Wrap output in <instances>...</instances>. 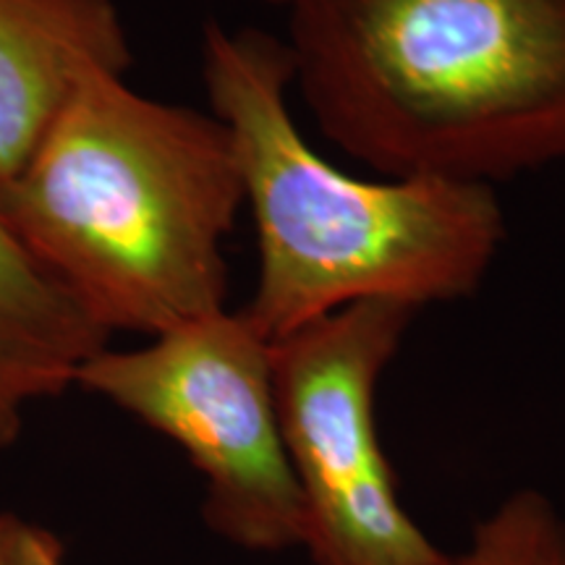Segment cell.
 Instances as JSON below:
<instances>
[{
    "label": "cell",
    "mask_w": 565,
    "mask_h": 565,
    "mask_svg": "<svg viewBox=\"0 0 565 565\" xmlns=\"http://www.w3.org/2000/svg\"><path fill=\"white\" fill-rule=\"evenodd\" d=\"M202 82L254 223L257 280L242 315L265 341L353 303L419 312L482 286L505 238L492 186L335 168L296 126L286 42L263 30L207 21Z\"/></svg>",
    "instance_id": "obj_2"
},
{
    "label": "cell",
    "mask_w": 565,
    "mask_h": 565,
    "mask_svg": "<svg viewBox=\"0 0 565 565\" xmlns=\"http://www.w3.org/2000/svg\"><path fill=\"white\" fill-rule=\"evenodd\" d=\"M110 333L13 236L0 215V454L30 412L76 385Z\"/></svg>",
    "instance_id": "obj_7"
},
{
    "label": "cell",
    "mask_w": 565,
    "mask_h": 565,
    "mask_svg": "<svg viewBox=\"0 0 565 565\" xmlns=\"http://www.w3.org/2000/svg\"><path fill=\"white\" fill-rule=\"evenodd\" d=\"M324 137L387 179L565 162V0H309L282 38Z\"/></svg>",
    "instance_id": "obj_1"
},
{
    "label": "cell",
    "mask_w": 565,
    "mask_h": 565,
    "mask_svg": "<svg viewBox=\"0 0 565 565\" xmlns=\"http://www.w3.org/2000/svg\"><path fill=\"white\" fill-rule=\"evenodd\" d=\"M445 565H565V519L540 490H515Z\"/></svg>",
    "instance_id": "obj_8"
},
{
    "label": "cell",
    "mask_w": 565,
    "mask_h": 565,
    "mask_svg": "<svg viewBox=\"0 0 565 565\" xmlns=\"http://www.w3.org/2000/svg\"><path fill=\"white\" fill-rule=\"evenodd\" d=\"M242 173L212 113L92 71L0 186L19 244L105 333L160 335L223 312Z\"/></svg>",
    "instance_id": "obj_3"
},
{
    "label": "cell",
    "mask_w": 565,
    "mask_h": 565,
    "mask_svg": "<svg viewBox=\"0 0 565 565\" xmlns=\"http://www.w3.org/2000/svg\"><path fill=\"white\" fill-rule=\"evenodd\" d=\"M0 565H66V545L47 526L0 513Z\"/></svg>",
    "instance_id": "obj_9"
},
{
    "label": "cell",
    "mask_w": 565,
    "mask_h": 565,
    "mask_svg": "<svg viewBox=\"0 0 565 565\" xmlns=\"http://www.w3.org/2000/svg\"><path fill=\"white\" fill-rule=\"evenodd\" d=\"M129 66L116 0H0V186L30 162L84 76Z\"/></svg>",
    "instance_id": "obj_6"
},
{
    "label": "cell",
    "mask_w": 565,
    "mask_h": 565,
    "mask_svg": "<svg viewBox=\"0 0 565 565\" xmlns=\"http://www.w3.org/2000/svg\"><path fill=\"white\" fill-rule=\"evenodd\" d=\"M416 309L353 303L273 343V391L315 565H445L395 490L377 385Z\"/></svg>",
    "instance_id": "obj_5"
},
{
    "label": "cell",
    "mask_w": 565,
    "mask_h": 565,
    "mask_svg": "<svg viewBox=\"0 0 565 565\" xmlns=\"http://www.w3.org/2000/svg\"><path fill=\"white\" fill-rule=\"evenodd\" d=\"M263 3H270V6H280V9H286V13L291 9H299V6L309 3V0H263Z\"/></svg>",
    "instance_id": "obj_10"
},
{
    "label": "cell",
    "mask_w": 565,
    "mask_h": 565,
    "mask_svg": "<svg viewBox=\"0 0 565 565\" xmlns=\"http://www.w3.org/2000/svg\"><path fill=\"white\" fill-rule=\"evenodd\" d=\"M76 385L173 440L204 479L202 519L246 553L303 545V505L273 391V343L231 309L105 351Z\"/></svg>",
    "instance_id": "obj_4"
}]
</instances>
